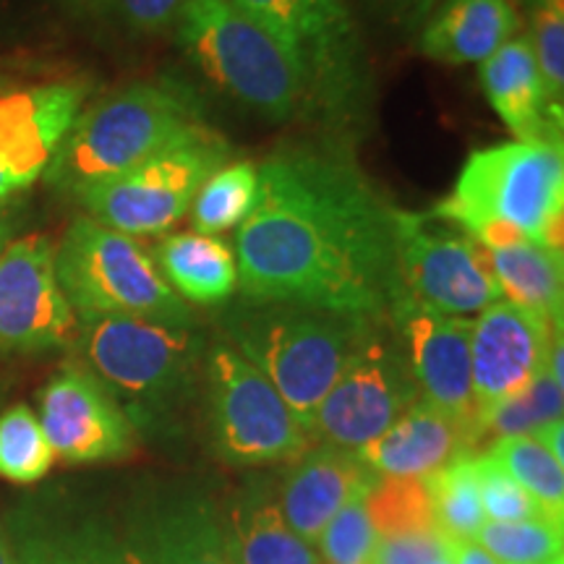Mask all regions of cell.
<instances>
[{"mask_svg": "<svg viewBox=\"0 0 564 564\" xmlns=\"http://www.w3.org/2000/svg\"><path fill=\"white\" fill-rule=\"evenodd\" d=\"M562 147L505 141L470 154L453 194L432 209L484 249L518 238L562 249Z\"/></svg>", "mask_w": 564, "mask_h": 564, "instance_id": "cell-4", "label": "cell"}, {"mask_svg": "<svg viewBox=\"0 0 564 564\" xmlns=\"http://www.w3.org/2000/svg\"><path fill=\"white\" fill-rule=\"evenodd\" d=\"M474 442L476 436L468 426L421 398L384 434L356 449V457L377 476L429 478L444 465L468 455Z\"/></svg>", "mask_w": 564, "mask_h": 564, "instance_id": "cell-19", "label": "cell"}, {"mask_svg": "<svg viewBox=\"0 0 564 564\" xmlns=\"http://www.w3.org/2000/svg\"><path fill=\"white\" fill-rule=\"evenodd\" d=\"M394 335L403 343L421 398L436 411L468 426L478 440L474 379H470V333L474 322L447 316L403 299L390 312Z\"/></svg>", "mask_w": 564, "mask_h": 564, "instance_id": "cell-15", "label": "cell"}, {"mask_svg": "<svg viewBox=\"0 0 564 564\" xmlns=\"http://www.w3.org/2000/svg\"><path fill=\"white\" fill-rule=\"evenodd\" d=\"M17 212L9 204H0V253L6 251V246L13 241V232H17Z\"/></svg>", "mask_w": 564, "mask_h": 564, "instance_id": "cell-43", "label": "cell"}, {"mask_svg": "<svg viewBox=\"0 0 564 564\" xmlns=\"http://www.w3.org/2000/svg\"><path fill=\"white\" fill-rule=\"evenodd\" d=\"M447 554L453 564H499L494 556L486 552L476 541H457L447 535Z\"/></svg>", "mask_w": 564, "mask_h": 564, "instance_id": "cell-41", "label": "cell"}, {"mask_svg": "<svg viewBox=\"0 0 564 564\" xmlns=\"http://www.w3.org/2000/svg\"><path fill=\"white\" fill-rule=\"evenodd\" d=\"M228 162L230 147L220 133L204 126L74 199L87 209V217L105 228L131 238L158 236L188 215L199 188Z\"/></svg>", "mask_w": 564, "mask_h": 564, "instance_id": "cell-9", "label": "cell"}, {"mask_svg": "<svg viewBox=\"0 0 564 564\" xmlns=\"http://www.w3.org/2000/svg\"><path fill=\"white\" fill-rule=\"evenodd\" d=\"M11 552L17 564H141L131 541L97 520L21 518Z\"/></svg>", "mask_w": 564, "mask_h": 564, "instance_id": "cell-23", "label": "cell"}, {"mask_svg": "<svg viewBox=\"0 0 564 564\" xmlns=\"http://www.w3.org/2000/svg\"><path fill=\"white\" fill-rule=\"evenodd\" d=\"M366 510L377 539L436 531L426 478L377 476L366 497Z\"/></svg>", "mask_w": 564, "mask_h": 564, "instance_id": "cell-28", "label": "cell"}, {"mask_svg": "<svg viewBox=\"0 0 564 564\" xmlns=\"http://www.w3.org/2000/svg\"><path fill=\"white\" fill-rule=\"evenodd\" d=\"M486 100L518 141L562 147V108L552 102L528 37H514L481 63Z\"/></svg>", "mask_w": 564, "mask_h": 564, "instance_id": "cell-20", "label": "cell"}, {"mask_svg": "<svg viewBox=\"0 0 564 564\" xmlns=\"http://www.w3.org/2000/svg\"><path fill=\"white\" fill-rule=\"evenodd\" d=\"M535 440L544 444V449L549 455L554 457V460L564 463V453H562V436H564V429H562V421H552L546 423V426H541L539 432L533 434Z\"/></svg>", "mask_w": 564, "mask_h": 564, "instance_id": "cell-42", "label": "cell"}, {"mask_svg": "<svg viewBox=\"0 0 564 564\" xmlns=\"http://www.w3.org/2000/svg\"><path fill=\"white\" fill-rule=\"evenodd\" d=\"M55 274L79 322L102 316L196 322L194 308L167 285L152 253L137 238L91 217L68 225L55 249Z\"/></svg>", "mask_w": 564, "mask_h": 564, "instance_id": "cell-7", "label": "cell"}, {"mask_svg": "<svg viewBox=\"0 0 564 564\" xmlns=\"http://www.w3.org/2000/svg\"><path fill=\"white\" fill-rule=\"evenodd\" d=\"M562 382L564 379L554 377L546 361V369L525 392L486 415L481 421V434H497V440L499 436H533L546 423L562 421Z\"/></svg>", "mask_w": 564, "mask_h": 564, "instance_id": "cell-33", "label": "cell"}, {"mask_svg": "<svg viewBox=\"0 0 564 564\" xmlns=\"http://www.w3.org/2000/svg\"><path fill=\"white\" fill-rule=\"evenodd\" d=\"M426 564H453V560H449V554H442V556H436V560L426 562Z\"/></svg>", "mask_w": 564, "mask_h": 564, "instance_id": "cell-46", "label": "cell"}, {"mask_svg": "<svg viewBox=\"0 0 564 564\" xmlns=\"http://www.w3.org/2000/svg\"><path fill=\"white\" fill-rule=\"evenodd\" d=\"M531 9V42L541 79L554 105L564 95V0H525Z\"/></svg>", "mask_w": 564, "mask_h": 564, "instance_id": "cell-36", "label": "cell"}, {"mask_svg": "<svg viewBox=\"0 0 564 564\" xmlns=\"http://www.w3.org/2000/svg\"><path fill=\"white\" fill-rule=\"evenodd\" d=\"M489 251L494 278L502 299L541 314L554 327H562L564 303V267L562 249L518 238L512 243L494 246Z\"/></svg>", "mask_w": 564, "mask_h": 564, "instance_id": "cell-26", "label": "cell"}, {"mask_svg": "<svg viewBox=\"0 0 564 564\" xmlns=\"http://www.w3.org/2000/svg\"><path fill=\"white\" fill-rule=\"evenodd\" d=\"M474 541L499 564H562V520L484 523Z\"/></svg>", "mask_w": 564, "mask_h": 564, "instance_id": "cell-32", "label": "cell"}, {"mask_svg": "<svg viewBox=\"0 0 564 564\" xmlns=\"http://www.w3.org/2000/svg\"><path fill=\"white\" fill-rule=\"evenodd\" d=\"M373 322L384 319L241 293L220 303L217 314L223 343L270 379L308 432L322 400Z\"/></svg>", "mask_w": 564, "mask_h": 564, "instance_id": "cell-2", "label": "cell"}, {"mask_svg": "<svg viewBox=\"0 0 564 564\" xmlns=\"http://www.w3.org/2000/svg\"><path fill=\"white\" fill-rule=\"evenodd\" d=\"M141 564H238L228 525L202 497L173 499L131 541Z\"/></svg>", "mask_w": 564, "mask_h": 564, "instance_id": "cell-22", "label": "cell"}, {"mask_svg": "<svg viewBox=\"0 0 564 564\" xmlns=\"http://www.w3.org/2000/svg\"><path fill=\"white\" fill-rule=\"evenodd\" d=\"M373 478L377 474H371L356 453L316 442L299 460H293L274 499L285 523L314 546L329 520Z\"/></svg>", "mask_w": 564, "mask_h": 564, "instance_id": "cell-18", "label": "cell"}, {"mask_svg": "<svg viewBox=\"0 0 564 564\" xmlns=\"http://www.w3.org/2000/svg\"><path fill=\"white\" fill-rule=\"evenodd\" d=\"M447 554V535L440 528L429 533L377 539L371 564H426Z\"/></svg>", "mask_w": 564, "mask_h": 564, "instance_id": "cell-39", "label": "cell"}, {"mask_svg": "<svg viewBox=\"0 0 564 564\" xmlns=\"http://www.w3.org/2000/svg\"><path fill=\"white\" fill-rule=\"evenodd\" d=\"M188 0H102L105 11L133 34L173 30Z\"/></svg>", "mask_w": 564, "mask_h": 564, "instance_id": "cell-38", "label": "cell"}, {"mask_svg": "<svg viewBox=\"0 0 564 564\" xmlns=\"http://www.w3.org/2000/svg\"><path fill=\"white\" fill-rule=\"evenodd\" d=\"M371 484L352 494L348 505L329 520V525L316 541L322 549L319 556L327 564H371L373 549H377V531H373L369 510H366Z\"/></svg>", "mask_w": 564, "mask_h": 564, "instance_id": "cell-34", "label": "cell"}, {"mask_svg": "<svg viewBox=\"0 0 564 564\" xmlns=\"http://www.w3.org/2000/svg\"><path fill=\"white\" fill-rule=\"evenodd\" d=\"M474 470L486 523H520V520L552 518V514L535 502L531 494L514 481L502 465L494 463L489 455L474 457Z\"/></svg>", "mask_w": 564, "mask_h": 564, "instance_id": "cell-35", "label": "cell"}, {"mask_svg": "<svg viewBox=\"0 0 564 564\" xmlns=\"http://www.w3.org/2000/svg\"><path fill=\"white\" fill-rule=\"evenodd\" d=\"M398 212L340 147H280L236 232L238 293L390 319L405 299Z\"/></svg>", "mask_w": 564, "mask_h": 564, "instance_id": "cell-1", "label": "cell"}, {"mask_svg": "<svg viewBox=\"0 0 564 564\" xmlns=\"http://www.w3.org/2000/svg\"><path fill=\"white\" fill-rule=\"evenodd\" d=\"M520 26L514 0H440L423 21L419 47L426 58L449 66L484 63L518 37Z\"/></svg>", "mask_w": 564, "mask_h": 564, "instance_id": "cell-21", "label": "cell"}, {"mask_svg": "<svg viewBox=\"0 0 564 564\" xmlns=\"http://www.w3.org/2000/svg\"><path fill=\"white\" fill-rule=\"evenodd\" d=\"M207 126L199 97L183 84L137 82L82 110L45 171L51 188L82 194L118 178Z\"/></svg>", "mask_w": 564, "mask_h": 564, "instance_id": "cell-5", "label": "cell"}, {"mask_svg": "<svg viewBox=\"0 0 564 564\" xmlns=\"http://www.w3.org/2000/svg\"><path fill=\"white\" fill-rule=\"evenodd\" d=\"M421 400L403 343L390 319L373 322L314 415L316 442L361 449Z\"/></svg>", "mask_w": 564, "mask_h": 564, "instance_id": "cell-10", "label": "cell"}, {"mask_svg": "<svg viewBox=\"0 0 564 564\" xmlns=\"http://www.w3.org/2000/svg\"><path fill=\"white\" fill-rule=\"evenodd\" d=\"M436 528L457 541H474L486 518L478 497L474 457L463 455L426 478Z\"/></svg>", "mask_w": 564, "mask_h": 564, "instance_id": "cell-30", "label": "cell"}, {"mask_svg": "<svg viewBox=\"0 0 564 564\" xmlns=\"http://www.w3.org/2000/svg\"><path fill=\"white\" fill-rule=\"evenodd\" d=\"M13 194H17V188H13V186H11V183H9V181H6V178H3V175H0V204H3L6 199H11V196H13Z\"/></svg>", "mask_w": 564, "mask_h": 564, "instance_id": "cell-45", "label": "cell"}, {"mask_svg": "<svg viewBox=\"0 0 564 564\" xmlns=\"http://www.w3.org/2000/svg\"><path fill=\"white\" fill-rule=\"evenodd\" d=\"M79 319L55 274L47 236H24L0 253V352H45L74 343Z\"/></svg>", "mask_w": 564, "mask_h": 564, "instance_id": "cell-12", "label": "cell"}, {"mask_svg": "<svg viewBox=\"0 0 564 564\" xmlns=\"http://www.w3.org/2000/svg\"><path fill=\"white\" fill-rule=\"evenodd\" d=\"M228 535L238 564H322L316 549L285 523L267 486H251L236 499Z\"/></svg>", "mask_w": 564, "mask_h": 564, "instance_id": "cell-25", "label": "cell"}, {"mask_svg": "<svg viewBox=\"0 0 564 564\" xmlns=\"http://www.w3.org/2000/svg\"><path fill=\"white\" fill-rule=\"evenodd\" d=\"M76 350L133 429H158L186 411L207 364V335L196 322L102 316L79 322Z\"/></svg>", "mask_w": 564, "mask_h": 564, "instance_id": "cell-3", "label": "cell"}, {"mask_svg": "<svg viewBox=\"0 0 564 564\" xmlns=\"http://www.w3.org/2000/svg\"><path fill=\"white\" fill-rule=\"evenodd\" d=\"M253 24L285 47L308 84L312 110L337 123H348L361 110L364 97L350 89L329 53L327 37L312 9V0H230Z\"/></svg>", "mask_w": 564, "mask_h": 564, "instance_id": "cell-17", "label": "cell"}, {"mask_svg": "<svg viewBox=\"0 0 564 564\" xmlns=\"http://www.w3.org/2000/svg\"><path fill=\"white\" fill-rule=\"evenodd\" d=\"M312 9L319 19L329 53H333L343 79L350 84L358 97H364L366 79L361 70V53H358V37L350 24L348 9H345V0H312Z\"/></svg>", "mask_w": 564, "mask_h": 564, "instance_id": "cell-37", "label": "cell"}, {"mask_svg": "<svg viewBox=\"0 0 564 564\" xmlns=\"http://www.w3.org/2000/svg\"><path fill=\"white\" fill-rule=\"evenodd\" d=\"M440 0H369L373 11L382 17L387 24L398 26L403 32H421L423 21L436 9Z\"/></svg>", "mask_w": 564, "mask_h": 564, "instance_id": "cell-40", "label": "cell"}, {"mask_svg": "<svg viewBox=\"0 0 564 564\" xmlns=\"http://www.w3.org/2000/svg\"><path fill=\"white\" fill-rule=\"evenodd\" d=\"M552 345L554 324L523 306L497 301L478 314L470 333V379L478 436L486 415L507 400L518 398L541 377Z\"/></svg>", "mask_w": 564, "mask_h": 564, "instance_id": "cell-13", "label": "cell"}, {"mask_svg": "<svg viewBox=\"0 0 564 564\" xmlns=\"http://www.w3.org/2000/svg\"><path fill=\"white\" fill-rule=\"evenodd\" d=\"M259 199V165L253 162H228L215 171L199 188L192 204L194 232L217 236V232L236 228Z\"/></svg>", "mask_w": 564, "mask_h": 564, "instance_id": "cell-27", "label": "cell"}, {"mask_svg": "<svg viewBox=\"0 0 564 564\" xmlns=\"http://www.w3.org/2000/svg\"><path fill=\"white\" fill-rule=\"evenodd\" d=\"M87 100V87L74 82L0 89V175L17 188L45 175Z\"/></svg>", "mask_w": 564, "mask_h": 564, "instance_id": "cell-16", "label": "cell"}, {"mask_svg": "<svg viewBox=\"0 0 564 564\" xmlns=\"http://www.w3.org/2000/svg\"><path fill=\"white\" fill-rule=\"evenodd\" d=\"M55 453L30 405L0 413V478L13 484H37L51 474Z\"/></svg>", "mask_w": 564, "mask_h": 564, "instance_id": "cell-31", "label": "cell"}, {"mask_svg": "<svg viewBox=\"0 0 564 564\" xmlns=\"http://www.w3.org/2000/svg\"><path fill=\"white\" fill-rule=\"evenodd\" d=\"M162 278L186 303L220 306L238 293L236 253L220 238L202 232L167 236L158 246Z\"/></svg>", "mask_w": 564, "mask_h": 564, "instance_id": "cell-24", "label": "cell"}, {"mask_svg": "<svg viewBox=\"0 0 564 564\" xmlns=\"http://www.w3.org/2000/svg\"><path fill=\"white\" fill-rule=\"evenodd\" d=\"M173 30L204 79L236 102L272 121L312 110L299 63L230 0H188Z\"/></svg>", "mask_w": 564, "mask_h": 564, "instance_id": "cell-6", "label": "cell"}, {"mask_svg": "<svg viewBox=\"0 0 564 564\" xmlns=\"http://www.w3.org/2000/svg\"><path fill=\"white\" fill-rule=\"evenodd\" d=\"M204 387L212 442L230 465L264 468L291 463L316 444L270 379L228 343L209 345Z\"/></svg>", "mask_w": 564, "mask_h": 564, "instance_id": "cell-8", "label": "cell"}, {"mask_svg": "<svg viewBox=\"0 0 564 564\" xmlns=\"http://www.w3.org/2000/svg\"><path fill=\"white\" fill-rule=\"evenodd\" d=\"M398 264L405 299L432 312L468 319L505 301L489 251L432 212H398Z\"/></svg>", "mask_w": 564, "mask_h": 564, "instance_id": "cell-11", "label": "cell"}, {"mask_svg": "<svg viewBox=\"0 0 564 564\" xmlns=\"http://www.w3.org/2000/svg\"><path fill=\"white\" fill-rule=\"evenodd\" d=\"M37 419L55 457L70 465L121 460L137 444L129 415L84 366H63L42 387Z\"/></svg>", "mask_w": 564, "mask_h": 564, "instance_id": "cell-14", "label": "cell"}, {"mask_svg": "<svg viewBox=\"0 0 564 564\" xmlns=\"http://www.w3.org/2000/svg\"><path fill=\"white\" fill-rule=\"evenodd\" d=\"M0 564H17V562H13L11 541H9V535H6L3 525H0Z\"/></svg>", "mask_w": 564, "mask_h": 564, "instance_id": "cell-44", "label": "cell"}, {"mask_svg": "<svg viewBox=\"0 0 564 564\" xmlns=\"http://www.w3.org/2000/svg\"><path fill=\"white\" fill-rule=\"evenodd\" d=\"M552 518H564V470L535 436H499L489 453Z\"/></svg>", "mask_w": 564, "mask_h": 564, "instance_id": "cell-29", "label": "cell"}]
</instances>
